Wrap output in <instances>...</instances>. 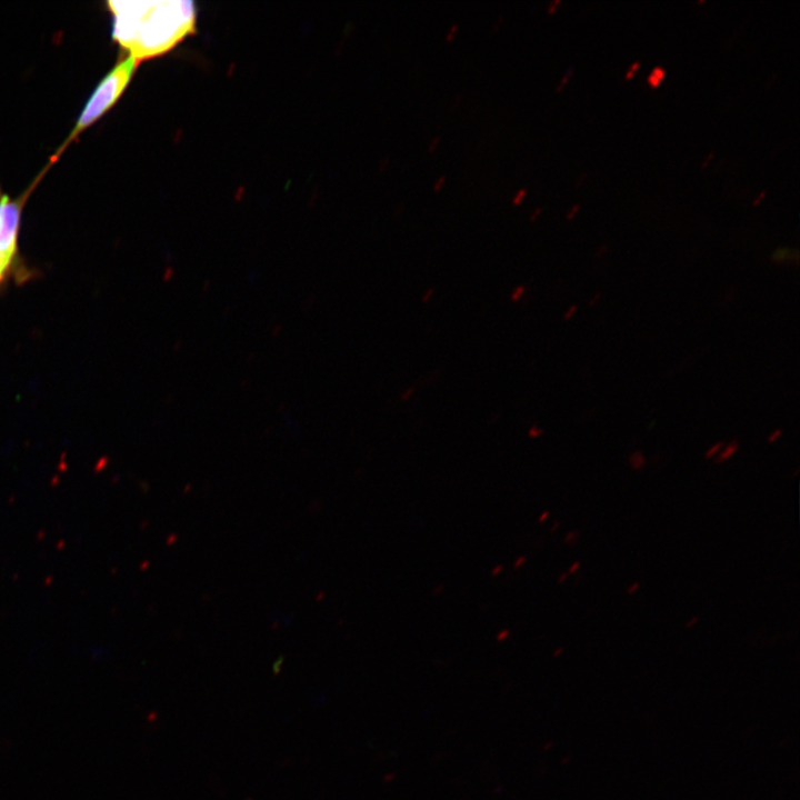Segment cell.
<instances>
[{
  "label": "cell",
  "mask_w": 800,
  "mask_h": 800,
  "mask_svg": "<svg viewBox=\"0 0 800 800\" xmlns=\"http://www.w3.org/2000/svg\"><path fill=\"white\" fill-rule=\"evenodd\" d=\"M112 37L138 63L170 51L196 32L193 1H108Z\"/></svg>",
  "instance_id": "obj_1"
},
{
  "label": "cell",
  "mask_w": 800,
  "mask_h": 800,
  "mask_svg": "<svg viewBox=\"0 0 800 800\" xmlns=\"http://www.w3.org/2000/svg\"><path fill=\"white\" fill-rule=\"evenodd\" d=\"M137 66L138 62L128 56L103 77L87 101L69 139L92 124L113 106L128 86Z\"/></svg>",
  "instance_id": "obj_2"
},
{
  "label": "cell",
  "mask_w": 800,
  "mask_h": 800,
  "mask_svg": "<svg viewBox=\"0 0 800 800\" xmlns=\"http://www.w3.org/2000/svg\"><path fill=\"white\" fill-rule=\"evenodd\" d=\"M20 220L19 204L7 196L0 199V283L6 278L17 252Z\"/></svg>",
  "instance_id": "obj_3"
},
{
  "label": "cell",
  "mask_w": 800,
  "mask_h": 800,
  "mask_svg": "<svg viewBox=\"0 0 800 800\" xmlns=\"http://www.w3.org/2000/svg\"><path fill=\"white\" fill-rule=\"evenodd\" d=\"M771 260L774 263H784L794 260L796 264H798L799 251L797 249L790 250L789 248H779L772 253Z\"/></svg>",
  "instance_id": "obj_4"
},
{
  "label": "cell",
  "mask_w": 800,
  "mask_h": 800,
  "mask_svg": "<svg viewBox=\"0 0 800 800\" xmlns=\"http://www.w3.org/2000/svg\"><path fill=\"white\" fill-rule=\"evenodd\" d=\"M739 450V441L738 439H732L723 450H721L718 453V457L716 458L714 462L717 464L726 462L727 460L731 459L734 453Z\"/></svg>",
  "instance_id": "obj_5"
},
{
  "label": "cell",
  "mask_w": 800,
  "mask_h": 800,
  "mask_svg": "<svg viewBox=\"0 0 800 800\" xmlns=\"http://www.w3.org/2000/svg\"><path fill=\"white\" fill-rule=\"evenodd\" d=\"M666 77V69L661 66L654 67L647 78V83L651 88H658Z\"/></svg>",
  "instance_id": "obj_6"
},
{
  "label": "cell",
  "mask_w": 800,
  "mask_h": 800,
  "mask_svg": "<svg viewBox=\"0 0 800 800\" xmlns=\"http://www.w3.org/2000/svg\"><path fill=\"white\" fill-rule=\"evenodd\" d=\"M629 464L634 471H639L647 466V459L642 451L636 450L629 456Z\"/></svg>",
  "instance_id": "obj_7"
},
{
  "label": "cell",
  "mask_w": 800,
  "mask_h": 800,
  "mask_svg": "<svg viewBox=\"0 0 800 800\" xmlns=\"http://www.w3.org/2000/svg\"><path fill=\"white\" fill-rule=\"evenodd\" d=\"M723 446H724V442H723V441H718V442H716L714 444H712V446L704 452V459L709 460V459L713 458L714 456H717V454L721 451V449L723 448Z\"/></svg>",
  "instance_id": "obj_8"
},
{
  "label": "cell",
  "mask_w": 800,
  "mask_h": 800,
  "mask_svg": "<svg viewBox=\"0 0 800 800\" xmlns=\"http://www.w3.org/2000/svg\"><path fill=\"white\" fill-rule=\"evenodd\" d=\"M527 193H528V189L526 187L519 188L511 198L512 204H514V206L520 204L523 201V199L527 197Z\"/></svg>",
  "instance_id": "obj_9"
},
{
  "label": "cell",
  "mask_w": 800,
  "mask_h": 800,
  "mask_svg": "<svg viewBox=\"0 0 800 800\" xmlns=\"http://www.w3.org/2000/svg\"><path fill=\"white\" fill-rule=\"evenodd\" d=\"M573 74V67H570L566 70L564 74L561 77L559 83L556 87V91L559 92L563 89V87L569 82L570 78Z\"/></svg>",
  "instance_id": "obj_10"
},
{
  "label": "cell",
  "mask_w": 800,
  "mask_h": 800,
  "mask_svg": "<svg viewBox=\"0 0 800 800\" xmlns=\"http://www.w3.org/2000/svg\"><path fill=\"white\" fill-rule=\"evenodd\" d=\"M640 66H641L640 61H634L633 63H631L624 74V78L627 80L632 79L636 76L637 71L639 70Z\"/></svg>",
  "instance_id": "obj_11"
},
{
  "label": "cell",
  "mask_w": 800,
  "mask_h": 800,
  "mask_svg": "<svg viewBox=\"0 0 800 800\" xmlns=\"http://www.w3.org/2000/svg\"><path fill=\"white\" fill-rule=\"evenodd\" d=\"M783 434V430L780 428L774 429L767 438V441L769 443H774L778 441Z\"/></svg>",
  "instance_id": "obj_12"
},
{
  "label": "cell",
  "mask_w": 800,
  "mask_h": 800,
  "mask_svg": "<svg viewBox=\"0 0 800 800\" xmlns=\"http://www.w3.org/2000/svg\"><path fill=\"white\" fill-rule=\"evenodd\" d=\"M458 28H459V26H458L457 23H452V24L449 27V29H448V31H447V33H446V36H444V39H446L447 41L453 40L454 36L457 34Z\"/></svg>",
  "instance_id": "obj_13"
},
{
  "label": "cell",
  "mask_w": 800,
  "mask_h": 800,
  "mask_svg": "<svg viewBox=\"0 0 800 800\" xmlns=\"http://www.w3.org/2000/svg\"><path fill=\"white\" fill-rule=\"evenodd\" d=\"M447 177L444 174L439 176L433 182V190H440L446 183Z\"/></svg>",
  "instance_id": "obj_14"
},
{
  "label": "cell",
  "mask_w": 800,
  "mask_h": 800,
  "mask_svg": "<svg viewBox=\"0 0 800 800\" xmlns=\"http://www.w3.org/2000/svg\"><path fill=\"white\" fill-rule=\"evenodd\" d=\"M579 210H580V204H579V203H574V204L568 210V212H567V214H566V218H567L568 220L573 219V218L576 217V214L579 212Z\"/></svg>",
  "instance_id": "obj_15"
},
{
  "label": "cell",
  "mask_w": 800,
  "mask_h": 800,
  "mask_svg": "<svg viewBox=\"0 0 800 800\" xmlns=\"http://www.w3.org/2000/svg\"><path fill=\"white\" fill-rule=\"evenodd\" d=\"M439 142H440V137H439V136L432 137V138L430 139L429 143H428V150H429V151L436 150V148L439 146Z\"/></svg>",
  "instance_id": "obj_16"
},
{
  "label": "cell",
  "mask_w": 800,
  "mask_h": 800,
  "mask_svg": "<svg viewBox=\"0 0 800 800\" xmlns=\"http://www.w3.org/2000/svg\"><path fill=\"white\" fill-rule=\"evenodd\" d=\"M560 4H561V0H552V1H550L549 4H548V7H547V12H548V13H553V12L558 9V7H559Z\"/></svg>",
  "instance_id": "obj_17"
},
{
  "label": "cell",
  "mask_w": 800,
  "mask_h": 800,
  "mask_svg": "<svg viewBox=\"0 0 800 800\" xmlns=\"http://www.w3.org/2000/svg\"><path fill=\"white\" fill-rule=\"evenodd\" d=\"M578 536H579V533L577 531L568 532L564 537V542L566 543L574 542L577 540Z\"/></svg>",
  "instance_id": "obj_18"
},
{
  "label": "cell",
  "mask_w": 800,
  "mask_h": 800,
  "mask_svg": "<svg viewBox=\"0 0 800 800\" xmlns=\"http://www.w3.org/2000/svg\"><path fill=\"white\" fill-rule=\"evenodd\" d=\"M542 207H536L529 214L530 221H534L542 213Z\"/></svg>",
  "instance_id": "obj_19"
},
{
  "label": "cell",
  "mask_w": 800,
  "mask_h": 800,
  "mask_svg": "<svg viewBox=\"0 0 800 800\" xmlns=\"http://www.w3.org/2000/svg\"><path fill=\"white\" fill-rule=\"evenodd\" d=\"M577 310H578V306H577V304H572V306L567 310V312L564 313V319H566V320L571 319V318L574 316V313L577 312Z\"/></svg>",
  "instance_id": "obj_20"
},
{
  "label": "cell",
  "mask_w": 800,
  "mask_h": 800,
  "mask_svg": "<svg viewBox=\"0 0 800 800\" xmlns=\"http://www.w3.org/2000/svg\"><path fill=\"white\" fill-rule=\"evenodd\" d=\"M639 588H640V582H638V581H637V582H633L632 584H630V586L628 587L627 593H628L629 596H632V594H634V593L638 591Z\"/></svg>",
  "instance_id": "obj_21"
},
{
  "label": "cell",
  "mask_w": 800,
  "mask_h": 800,
  "mask_svg": "<svg viewBox=\"0 0 800 800\" xmlns=\"http://www.w3.org/2000/svg\"><path fill=\"white\" fill-rule=\"evenodd\" d=\"M509 636H510V630L503 629V630H501V631L497 634V640H498V641H503V640H506Z\"/></svg>",
  "instance_id": "obj_22"
},
{
  "label": "cell",
  "mask_w": 800,
  "mask_h": 800,
  "mask_svg": "<svg viewBox=\"0 0 800 800\" xmlns=\"http://www.w3.org/2000/svg\"><path fill=\"white\" fill-rule=\"evenodd\" d=\"M698 622H699V618H698L697 616H694V617H691V618L684 623V627H686L687 629H690V628H692L693 626H696Z\"/></svg>",
  "instance_id": "obj_23"
},
{
  "label": "cell",
  "mask_w": 800,
  "mask_h": 800,
  "mask_svg": "<svg viewBox=\"0 0 800 800\" xmlns=\"http://www.w3.org/2000/svg\"><path fill=\"white\" fill-rule=\"evenodd\" d=\"M526 561H527L526 556H521V557L517 558V560L513 563V568L519 569L521 566H523L526 563Z\"/></svg>",
  "instance_id": "obj_24"
},
{
  "label": "cell",
  "mask_w": 800,
  "mask_h": 800,
  "mask_svg": "<svg viewBox=\"0 0 800 800\" xmlns=\"http://www.w3.org/2000/svg\"><path fill=\"white\" fill-rule=\"evenodd\" d=\"M579 568H580V562H579V561H574V562L569 567L567 573H568V574H573L574 572H577V571L579 570Z\"/></svg>",
  "instance_id": "obj_25"
},
{
  "label": "cell",
  "mask_w": 800,
  "mask_h": 800,
  "mask_svg": "<svg viewBox=\"0 0 800 800\" xmlns=\"http://www.w3.org/2000/svg\"><path fill=\"white\" fill-rule=\"evenodd\" d=\"M389 163H390V159L388 157H384L379 162V169L384 170L389 166Z\"/></svg>",
  "instance_id": "obj_26"
},
{
  "label": "cell",
  "mask_w": 800,
  "mask_h": 800,
  "mask_svg": "<svg viewBox=\"0 0 800 800\" xmlns=\"http://www.w3.org/2000/svg\"><path fill=\"white\" fill-rule=\"evenodd\" d=\"M503 20H504V16H503V14L498 16L497 19H496V21H494V23H493V26H492V27H493L492 29H493V30H497V29L500 27V24L502 23Z\"/></svg>",
  "instance_id": "obj_27"
},
{
  "label": "cell",
  "mask_w": 800,
  "mask_h": 800,
  "mask_svg": "<svg viewBox=\"0 0 800 800\" xmlns=\"http://www.w3.org/2000/svg\"><path fill=\"white\" fill-rule=\"evenodd\" d=\"M600 297H601L600 292L594 293V296L589 301V306H591V307L594 306L599 301Z\"/></svg>",
  "instance_id": "obj_28"
},
{
  "label": "cell",
  "mask_w": 800,
  "mask_h": 800,
  "mask_svg": "<svg viewBox=\"0 0 800 800\" xmlns=\"http://www.w3.org/2000/svg\"><path fill=\"white\" fill-rule=\"evenodd\" d=\"M766 197V190L761 191L760 194L754 199L753 206H758L760 201Z\"/></svg>",
  "instance_id": "obj_29"
},
{
  "label": "cell",
  "mask_w": 800,
  "mask_h": 800,
  "mask_svg": "<svg viewBox=\"0 0 800 800\" xmlns=\"http://www.w3.org/2000/svg\"><path fill=\"white\" fill-rule=\"evenodd\" d=\"M503 570V566L498 564L491 570L492 576H498Z\"/></svg>",
  "instance_id": "obj_30"
},
{
  "label": "cell",
  "mask_w": 800,
  "mask_h": 800,
  "mask_svg": "<svg viewBox=\"0 0 800 800\" xmlns=\"http://www.w3.org/2000/svg\"><path fill=\"white\" fill-rule=\"evenodd\" d=\"M549 514H550V513H549L548 510L543 511V512L539 516V522H540V523L544 522V521L548 519Z\"/></svg>",
  "instance_id": "obj_31"
},
{
  "label": "cell",
  "mask_w": 800,
  "mask_h": 800,
  "mask_svg": "<svg viewBox=\"0 0 800 800\" xmlns=\"http://www.w3.org/2000/svg\"><path fill=\"white\" fill-rule=\"evenodd\" d=\"M568 576L569 574L567 572L562 573L558 579V583H563L567 580Z\"/></svg>",
  "instance_id": "obj_32"
},
{
  "label": "cell",
  "mask_w": 800,
  "mask_h": 800,
  "mask_svg": "<svg viewBox=\"0 0 800 800\" xmlns=\"http://www.w3.org/2000/svg\"><path fill=\"white\" fill-rule=\"evenodd\" d=\"M442 590H443V586H442V584H439L438 587H436V588L433 589V594H438V593H439L440 591H442Z\"/></svg>",
  "instance_id": "obj_33"
},
{
  "label": "cell",
  "mask_w": 800,
  "mask_h": 800,
  "mask_svg": "<svg viewBox=\"0 0 800 800\" xmlns=\"http://www.w3.org/2000/svg\"><path fill=\"white\" fill-rule=\"evenodd\" d=\"M559 527H560V523H559V522H554L553 526L550 528V531H551V532H556Z\"/></svg>",
  "instance_id": "obj_34"
},
{
  "label": "cell",
  "mask_w": 800,
  "mask_h": 800,
  "mask_svg": "<svg viewBox=\"0 0 800 800\" xmlns=\"http://www.w3.org/2000/svg\"><path fill=\"white\" fill-rule=\"evenodd\" d=\"M454 99H456V100H454V102L452 103V106H453V107H456V106H457V104H458V103L460 102V100H461V96H460V94H458V96H456V98H454Z\"/></svg>",
  "instance_id": "obj_35"
},
{
  "label": "cell",
  "mask_w": 800,
  "mask_h": 800,
  "mask_svg": "<svg viewBox=\"0 0 800 800\" xmlns=\"http://www.w3.org/2000/svg\"><path fill=\"white\" fill-rule=\"evenodd\" d=\"M562 651H563L562 648H558V650L556 651L554 656H558V654L561 653Z\"/></svg>",
  "instance_id": "obj_36"
}]
</instances>
